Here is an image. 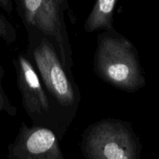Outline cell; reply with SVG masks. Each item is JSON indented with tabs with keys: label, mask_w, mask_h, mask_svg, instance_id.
<instances>
[{
	"label": "cell",
	"mask_w": 159,
	"mask_h": 159,
	"mask_svg": "<svg viewBox=\"0 0 159 159\" xmlns=\"http://www.w3.org/2000/svg\"><path fill=\"white\" fill-rule=\"evenodd\" d=\"M25 29L28 41L25 54L54 102L65 134L79 110L80 90L73 75L64 66L52 41L35 27L27 26Z\"/></svg>",
	"instance_id": "6da1fadb"
},
{
	"label": "cell",
	"mask_w": 159,
	"mask_h": 159,
	"mask_svg": "<svg viewBox=\"0 0 159 159\" xmlns=\"http://www.w3.org/2000/svg\"><path fill=\"white\" fill-rule=\"evenodd\" d=\"M93 71L102 82L126 93H135L146 83L136 48L115 27L98 34Z\"/></svg>",
	"instance_id": "7a4b0ae2"
},
{
	"label": "cell",
	"mask_w": 159,
	"mask_h": 159,
	"mask_svg": "<svg viewBox=\"0 0 159 159\" xmlns=\"http://www.w3.org/2000/svg\"><path fill=\"white\" fill-rule=\"evenodd\" d=\"M16 12L25 28L33 26L52 41L67 71L73 75V51L70 43L66 13L72 23L75 17L68 0H14Z\"/></svg>",
	"instance_id": "3957f363"
},
{
	"label": "cell",
	"mask_w": 159,
	"mask_h": 159,
	"mask_svg": "<svg viewBox=\"0 0 159 159\" xmlns=\"http://www.w3.org/2000/svg\"><path fill=\"white\" fill-rule=\"evenodd\" d=\"M80 149L86 159H139L141 145L129 121L109 117L83 130Z\"/></svg>",
	"instance_id": "277c9868"
},
{
	"label": "cell",
	"mask_w": 159,
	"mask_h": 159,
	"mask_svg": "<svg viewBox=\"0 0 159 159\" xmlns=\"http://www.w3.org/2000/svg\"><path fill=\"white\" fill-rule=\"evenodd\" d=\"M22 105L34 124L52 129L61 141L65 133L61 126L57 110L45 90L33 64L25 53L12 60Z\"/></svg>",
	"instance_id": "5b68a950"
},
{
	"label": "cell",
	"mask_w": 159,
	"mask_h": 159,
	"mask_svg": "<svg viewBox=\"0 0 159 159\" xmlns=\"http://www.w3.org/2000/svg\"><path fill=\"white\" fill-rule=\"evenodd\" d=\"M9 159H64L60 139L52 129L21 122L20 130L7 147Z\"/></svg>",
	"instance_id": "8992f818"
},
{
	"label": "cell",
	"mask_w": 159,
	"mask_h": 159,
	"mask_svg": "<svg viewBox=\"0 0 159 159\" xmlns=\"http://www.w3.org/2000/svg\"><path fill=\"white\" fill-rule=\"evenodd\" d=\"M117 0H96L94 6L84 23L87 33L112 29L113 26V12Z\"/></svg>",
	"instance_id": "52a82bcc"
},
{
	"label": "cell",
	"mask_w": 159,
	"mask_h": 159,
	"mask_svg": "<svg viewBox=\"0 0 159 159\" xmlns=\"http://www.w3.org/2000/svg\"><path fill=\"white\" fill-rule=\"evenodd\" d=\"M5 76V69L0 64V113H6L10 116H15L17 114V109L12 104L8 97L2 86V80Z\"/></svg>",
	"instance_id": "ba28073f"
},
{
	"label": "cell",
	"mask_w": 159,
	"mask_h": 159,
	"mask_svg": "<svg viewBox=\"0 0 159 159\" xmlns=\"http://www.w3.org/2000/svg\"><path fill=\"white\" fill-rule=\"evenodd\" d=\"M17 31L12 23L0 13V39L7 44H12L17 40Z\"/></svg>",
	"instance_id": "9c48e42d"
},
{
	"label": "cell",
	"mask_w": 159,
	"mask_h": 159,
	"mask_svg": "<svg viewBox=\"0 0 159 159\" xmlns=\"http://www.w3.org/2000/svg\"><path fill=\"white\" fill-rule=\"evenodd\" d=\"M0 7L7 14H12L13 11V2L12 0H0Z\"/></svg>",
	"instance_id": "30bf717a"
}]
</instances>
